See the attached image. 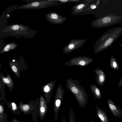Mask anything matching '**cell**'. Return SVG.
I'll list each match as a JSON object with an SVG mask.
<instances>
[{"mask_svg":"<svg viewBox=\"0 0 122 122\" xmlns=\"http://www.w3.org/2000/svg\"><path fill=\"white\" fill-rule=\"evenodd\" d=\"M122 34V26L110 29L97 40L93 46L94 54L98 53L112 46Z\"/></svg>","mask_w":122,"mask_h":122,"instance_id":"obj_1","label":"cell"},{"mask_svg":"<svg viewBox=\"0 0 122 122\" xmlns=\"http://www.w3.org/2000/svg\"><path fill=\"white\" fill-rule=\"evenodd\" d=\"M67 88L74 95L79 106L81 107H85L88 101V95L85 88L76 80L68 78L66 80Z\"/></svg>","mask_w":122,"mask_h":122,"instance_id":"obj_2","label":"cell"},{"mask_svg":"<svg viewBox=\"0 0 122 122\" xmlns=\"http://www.w3.org/2000/svg\"><path fill=\"white\" fill-rule=\"evenodd\" d=\"M122 23V16L108 15L97 18L91 22V27L95 29L104 28Z\"/></svg>","mask_w":122,"mask_h":122,"instance_id":"obj_3","label":"cell"},{"mask_svg":"<svg viewBox=\"0 0 122 122\" xmlns=\"http://www.w3.org/2000/svg\"><path fill=\"white\" fill-rule=\"evenodd\" d=\"M28 3L17 6L15 9H32L45 8L61 5L55 0H27L24 1Z\"/></svg>","mask_w":122,"mask_h":122,"instance_id":"obj_4","label":"cell"},{"mask_svg":"<svg viewBox=\"0 0 122 122\" xmlns=\"http://www.w3.org/2000/svg\"><path fill=\"white\" fill-rule=\"evenodd\" d=\"M30 30V28L26 26L16 24L9 25L4 28L3 31L5 32L24 36H28Z\"/></svg>","mask_w":122,"mask_h":122,"instance_id":"obj_5","label":"cell"},{"mask_svg":"<svg viewBox=\"0 0 122 122\" xmlns=\"http://www.w3.org/2000/svg\"><path fill=\"white\" fill-rule=\"evenodd\" d=\"M95 0H80L71 9V14L74 15H85L86 10Z\"/></svg>","mask_w":122,"mask_h":122,"instance_id":"obj_6","label":"cell"},{"mask_svg":"<svg viewBox=\"0 0 122 122\" xmlns=\"http://www.w3.org/2000/svg\"><path fill=\"white\" fill-rule=\"evenodd\" d=\"M93 60L91 58L80 56L72 58L65 62L64 65L67 66H79L84 67L92 63Z\"/></svg>","mask_w":122,"mask_h":122,"instance_id":"obj_7","label":"cell"},{"mask_svg":"<svg viewBox=\"0 0 122 122\" xmlns=\"http://www.w3.org/2000/svg\"><path fill=\"white\" fill-rule=\"evenodd\" d=\"M65 93L64 88H62L61 84L57 89L54 103V111L55 114L54 120L58 119L59 111Z\"/></svg>","mask_w":122,"mask_h":122,"instance_id":"obj_8","label":"cell"},{"mask_svg":"<svg viewBox=\"0 0 122 122\" xmlns=\"http://www.w3.org/2000/svg\"><path fill=\"white\" fill-rule=\"evenodd\" d=\"M86 41L85 39L71 40L64 47L62 51L64 53L68 54L83 46Z\"/></svg>","mask_w":122,"mask_h":122,"instance_id":"obj_9","label":"cell"},{"mask_svg":"<svg viewBox=\"0 0 122 122\" xmlns=\"http://www.w3.org/2000/svg\"><path fill=\"white\" fill-rule=\"evenodd\" d=\"M46 18L50 23L55 24L63 23L66 20V17H63L59 13L55 12H49L46 15Z\"/></svg>","mask_w":122,"mask_h":122,"instance_id":"obj_10","label":"cell"},{"mask_svg":"<svg viewBox=\"0 0 122 122\" xmlns=\"http://www.w3.org/2000/svg\"><path fill=\"white\" fill-rule=\"evenodd\" d=\"M108 104L109 109L113 115L118 118L122 117V110L110 99L107 100Z\"/></svg>","mask_w":122,"mask_h":122,"instance_id":"obj_11","label":"cell"},{"mask_svg":"<svg viewBox=\"0 0 122 122\" xmlns=\"http://www.w3.org/2000/svg\"><path fill=\"white\" fill-rule=\"evenodd\" d=\"M94 72L96 74L95 82L100 86L102 87L106 80V76L104 72L102 70L99 69H95Z\"/></svg>","mask_w":122,"mask_h":122,"instance_id":"obj_12","label":"cell"},{"mask_svg":"<svg viewBox=\"0 0 122 122\" xmlns=\"http://www.w3.org/2000/svg\"><path fill=\"white\" fill-rule=\"evenodd\" d=\"M96 115L100 119V122H110L106 112L100 108L97 105L96 107Z\"/></svg>","mask_w":122,"mask_h":122,"instance_id":"obj_13","label":"cell"},{"mask_svg":"<svg viewBox=\"0 0 122 122\" xmlns=\"http://www.w3.org/2000/svg\"><path fill=\"white\" fill-rule=\"evenodd\" d=\"M91 91L94 97L98 100H100L102 98L101 92L97 86L95 84L89 86Z\"/></svg>","mask_w":122,"mask_h":122,"instance_id":"obj_14","label":"cell"},{"mask_svg":"<svg viewBox=\"0 0 122 122\" xmlns=\"http://www.w3.org/2000/svg\"><path fill=\"white\" fill-rule=\"evenodd\" d=\"M118 62L117 60L113 55H112L110 59V67L114 70H119L120 68Z\"/></svg>","mask_w":122,"mask_h":122,"instance_id":"obj_15","label":"cell"},{"mask_svg":"<svg viewBox=\"0 0 122 122\" xmlns=\"http://www.w3.org/2000/svg\"><path fill=\"white\" fill-rule=\"evenodd\" d=\"M18 45L12 42L7 45L2 49L1 52H7L10 50L14 49Z\"/></svg>","mask_w":122,"mask_h":122,"instance_id":"obj_16","label":"cell"},{"mask_svg":"<svg viewBox=\"0 0 122 122\" xmlns=\"http://www.w3.org/2000/svg\"><path fill=\"white\" fill-rule=\"evenodd\" d=\"M69 122H76L75 116L72 108L71 107L69 111Z\"/></svg>","mask_w":122,"mask_h":122,"instance_id":"obj_17","label":"cell"},{"mask_svg":"<svg viewBox=\"0 0 122 122\" xmlns=\"http://www.w3.org/2000/svg\"><path fill=\"white\" fill-rule=\"evenodd\" d=\"M62 4H64L69 2H78L80 0H55Z\"/></svg>","mask_w":122,"mask_h":122,"instance_id":"obj_18","label":"cell"},{"mask_svg":"<svg viewBox=\"0 0 122 122\" xmlns=\"http://www.w3.org/2000/svg\"><path fill=\"white\" fill-rule=\"evenodd\" d=\"M41 106L40 108V111L41 113H43L45 112L46 110V107L42 105V103H41Z\"/></svg>","mask_w":122,"mask_h":122,"instance_id":"obj_19","label":"cell"},{"mask_svg":"<svg viewBox=\"0 0 122 122\" xmlns=\"http://www.w3.org/2000/svg\"><path fill=\"white\" fill-rule=\"evenodd\" d=\"M30 107L28 105H24L22 108L23 110L24 111H28Z\"/></svg>","mask_w":122,"mask_h":122,"instance_id":"obj_20","label":"cell"},{"mask_svg":"<svg viewBox=\"0 0 122 122\" xmlns=\"http://www.w3.org/2000/svg\"><path fill=\"white\" fill-rule=\"evenodd\" d=\"M3 81L6 83H9L10 82V81L8 78H4L3 79Z\"/></svg>","mask_w":122,"mask_h":122,"instance_id":"obj_21","label":"cell"},{"mask_svg":"<svg viewBox=\"0 0 122 122\" xmlns=\"http://www.w3.org/2000/svg\"><path fill=\"white\" fill-rule=\"evenodd\" d=\"M12 70L14 72H16L17 71L16 67L15 66H13L12 67Z\"/></svg>","mask_w":122,"mask_h":122,"instance_id":"obj_22","label":"cell"},{"mask_svg":"<svg viewBox=\"0 0 122 122\" xmlns=\"http://www.w3.org/2000/svg\"><path fill=\"white\" fill-rule=\"evenodd\" d=\"M12 110L13 111H15L16 108V106L14 102H12Z\"/></svg>","mask_w":122,"mask_h":122,"instance_id":"obj_23","label":"cell"},{"mask_svg":"<svg viewBox=\"0 0 122 122\" xmlns=\"http://www.w3.org/2000/svg\"><path fill=\"white\" fill-rule=\"evenodd\" d=\"M122 86V76L119 83L118 85V87L119 88Z\"/></svg>","mask_w":122,"mask_h":122,"instance_id":"obj_24","label":"cell"},{"mask_svg":"<svg viewBox=\"0 0 122 122\" xmlns=\"http://www.w3.org/2000/svg\"><path fill=\"white\" fill-rule=\"evenodd\" d=\"M49 90L50 88L49 87L47 86H46L44 88L45 91L46 92H48L49 91Z\"/></svg>","mask_w":122,"mask_h":122,"instance_id":"obj_25","label":"cell"},{"mask_svg":"<svg viewBox=\"0 0 122 122\" xmlns=\"http://www.w3.org/2000/svg\"><path fill=\"white\" fill-rule=\"evenodd\" d=\"M3 111V108L2 106L1 105H0V113H2Z\"/></svg>","mask_w":122,"mask_h":122,"instance_id":"obj_26","label":"cell"},{"mask_svg":"<svg viewBox=\"0 0 122 122\" xmlns=\"http://www.w3.org/2000/svg\"><path fill=\"white\" fill-rule=\"evenodd\" d=\"M62 122H66V119L65 117H63L62 120Z\"/></svg>","mask_w":122,"mask_h":122,"instance_id":"obj_27","label":"cell"},{"mask_svg":"<svg viewBox=\"0 0 122 122\" xmlns=\"http://www.w3.org/2000/svg\"><path fill=\"white\" fill-rule=\"evenodd\" d=\"M120 47H122V43H121V44L120 45Z\"/></svg>","mask_w":122,"mask_h":122,"instance_id":"obj_28","label":"cell"},{"mask_svg":"<svg viewBox=\"0 0 122 122\" xmlns=\"http://www.w3.org/2000/svg\"><path fill=\"white\" fill-rule=\"evenodd\" d=\"M89 122H94L93 120H92L90 121Z\"/></svg>","mask_w":122,"mask_h":122,"instance_id":"obj_29","label":"cell"},{"mask_svg":"<svg viewBox=\"0 0 122 122\" xmlns=\"http://www.w3.org/2000/svg\"><path fill=\"white\" fill-rule=\"evenodd\" d=\"M15 61V60H13V62H14Z\"/></svg>","mask_w":122,"mask_h":122,"instance_id":"obj_30","label":"cell"},{"mask_svg":"<svg viewBox=\"0 0 122 122\" xmlns=\"http://www.w3.org/2000/svg\"></svg>","mask_w":122,"mask_h":122,"instance_id":"obj_31","label":"cell"}]
</instances>
